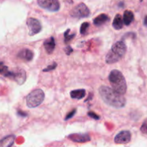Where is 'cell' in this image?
I'll return each instance as SVG.
<instances>
[{
  "label": "cell",
  "mask_w": 147,
  "mask_h": 147,
  "mask_svg": "<svg viewBox=\"0 0 147 147\" xmlns=\"http://www.w3.org/2000/svg\"><path fill=\"white\" fill-rule=\"evenodd\" d=\"M99 93L103 101L111 107L121 109L126 104V100L122 96L123 95L108 86H100L99 88Z\"/></svg>",
  "instance_id": "cell-1"
},
{
  "label": "cell",
  "mask_w": 147,
  "mask_h": 147,
  "mask_svg": "<svg viewBox=\"0 0 147 147\" xmlns=\"http://www.w3.org/2000/svg\"><path fill=\"white\" fill-rule=\"evenodd\" d=\"M127 47L123 41H118L112 45L105 57V61L108 64H113L122 58L126 53Z\"/></svg>",
  "instance_id": "cell-2"
},
{
  "label": "cell",
  "mask_w": 147,
  "mask_h": 147,
  "mask_svg": "<svg viewBox=\"0 0 147 147\" xmlns=\"http://www.w3.org/2000/svg\"><path fill=\"white\" fill-rule=\"evenodd\" d=\"M110 83L112 89L120 94L124 95L126 93L127 84L123 75L118 70H112L110 73L109 77Z\"/></svg>",
  "instance_id": "cell-3"
},
{
  "label": "cell",
  "mask_w": 147,
  "mask_h": 147,
  "mask_svg": "<svg viewBox=\"0 0 147 147\" xmlns=\"http://www.w3.org/2000/svg\"><path fill=\"white\" fill-rule=\"evenodd\" d=\"M45 98V94L41 89H35L30 92L26 97L27 107L33 109L40 106Z\"/></svg>",
  "instance_id": "cell-4"
},
{
  "label": "cell",
  "mask_w": 147,
  "mask_h": 147,
  "mask_svg": "<svg viewBox=\"0 0 147 147\" xmlns=\"http://www.w3.org/2000/svg\"><path fill=\"white\" fill-rule=\"evenodd\" d=\"M89 14H90V11L87 6L84 3H80L76 5L70 11L71 17L77 19L85 18L89 17Z\"/></svg>",
  "instance_id": "cell-5"
},
{
  "label": "cell",
  "mask_w": 147,
  "mask_h": 147,
  "mask_svg": "<svg viewBox=\"0 0 147 147\" xmlns=\"http://www.w3.org/2000/svg\"><path fill=\"white\" fill-rule=\"evenodd\" d=\"M6 77L13 79L18 85H22L25 82L27 76H26V72L24 71V70L17 67L14 69L12 71H9Z\"/></svg>",
  "instance_id": "cell-6"
},
{
  "label": "cell",
  "mask_w": 147,
  "mask_h": 147,
  "mask_svg": "<svg viewBox=\"0 0 147 147\" xmlns=\"http://www.w3.org/2000/svg\"><path fill=\"white\" fill-rule=\"evenodd\" d=\"M27 25L29 29V35L33 36L41 31L42 25L38 20L33 17H29L27 20Z\"/></svg>",
  "instance_id": "cell-7"
},
{
  "label": "cell",
  "mask_w": 147,
  "mask_h": 147,
  "mask_svg": "<svg viewBox=\"0 0 147 147\" xmlns=\"http://www.w3.org/2000/svg\"><path fill=\"white\" fill-rule=\"evenodd\" d=\"M37 4L41 8L50 11H57L60 9L59 0H37Z\"/></svg>",
  "instance_id": "cell-8"
},
{
  "label": "cell",
  "mask_w": 147,
  "mask_h": 147,
  "mask_svg": "<svg viewBox=\"0 0 147 147\" xmlns=\"http://www.w3.org/2000/svg\"><path fill=\"white\" fill-rule=\"evenodd\" d=\"M131 139V132L128 131H122L115 136V143L118 144H125L129 143Z\"/></svg>",
  "instance_id": "cell-9"
},
{
  "label": "cell",
  "mask_w": 147,
  "mask_h": 147,
  "mask_svg": "<svg viewBox=\"0 0 147 147\" xmlns=\"http://www.w3.org/2000/svg\"><path fill=\"white\" fill-rule=\"evenodd\" d=\"M69 140L76 143H86L91 140V138L87 134H72L67 136Z\"/></svg>",
  "instance_id": "cell-10"
},
{
  "label": "cell",
  "mask_w": 147,
  "mask_h": 147,
  "mask_svg": "<svg viewBox=\"0 0 147 147\" xmlns=\"http://www.w3.org/2000/svg\"><path fill=\"white\" fill-rule=\"evenodd\" d=\"M17 57L25 61H31L33 58V53L29 49H23L19 52Z\"/></svg>",
  "instance_id": "cell-11"
},
{
  "label": "cell",
  "mask_w": 147,
  "mask_h": 147,
  "mask_svg": "<svg viewBox=\"0 0 147 147\" xmlns=\"http://www.w3.org/2000/svg\"><path fill=\"white\" fill-rule=\"evenodd\" d=\"M44 45L45 50H46V53L48 54H51L54 50L55 47H56V42H55L54 38L53 37H50L46 40L43 43Z\"/></svg>",
  "instance_id": "cell-12"
},
{
  "label": "cell",
  "mask_w": 147,
  "mask_h": 147,
  "mask_svg": "<svg viewBox=\"0 0 147 147\" xmlns=\"http://www.w3.org/2000/svg\"><path fill=\"white\" fill-rule=\"evenodd\" d=\"M110 17L105 14H101L97 17H95L93 20V24L96 27H99V26L103 25L106 22H109Z\"/></svg>",
  "instance_id": "cell-13"
},
{
  "label": "cell",
  "mask_w": 147,
  "mask_h": 147,
  "mask_svg": "<svg viewBox=\"0 0 147 147\" xmlns=\"http://www.w3.org/2000/svg\"><path fill=\"white\" fill-rule=\"evenodd\" d=\"M123 24L124 22L122 16L120 14H117L115 15V18H114L113 22H112V27H113V28L116 30H120L122 28Z\"/></svg>",
  "instance_id": "cell-14"
},
{
  "label": "cell",
  "mask_w": 147,
  "mask_h": 147,
  "mask_svg": "<svg viewBox=\"0 0 147 147\" xmlns=\"http://www.w3.org/2000/svg\"><path fill=\"white\" fill-rule=\"evenodd\" d=\"M70 96L71 98L81 100L86 96V90L85 89H76V90H71L70 93Z\"/></svg>",
  "instance_id": "cell-15"
},
{
  "label": "cell",
  "mask_w": 147,
  "mask_h": 147,
  "mask_svg": "<svg viewBox=\"0 0 147 147\" xmlns=\"http://www.w3.org/2000/svg\"><path fill=\"white\" fill-rule=\"evenodd\" d=\"M15 139L14 135H10L0 141V147H10L13 145Z\"/></svg>",
  "instance_id": "cell-16"
},
{
  "label": "cell",
  "mask_w": 147,
  "mask_h": 147,
  "mask_svg": "<svg viewBox=\"0 0 147 147\" xmlns=\"http://www.w3.org/2000/svg\"><path fill=\"white\" fill-rule=\"evenodd\" d=\"M134 20L133 13L130 10H125L124 11L123 15V22L124 24L126 26H128Z\"/></svg>",
  "instance_id": "cell-17"
},
{
  "label": "cell",
  "mask_w": 147,
  "mask_h": 147,
  "mask_svg": "<svg viewBox=\"0 0 147 147\" xmlns=\"http://www.w3.org/2000/svg\"><path fill=\"white\" fill-rule=\"evenodd\" d=\"M69 32H70V30H67L64 33V42L66 44H68V43L70 42L72 40L74 39V37H75V34H69Z\"/></svg>",
  "instance_id": "cell-18"
},
{
  "label": "cell",
  "mask_w": 147,
  "mask_h": 147,
  "mask_svg": "<svg viewBox=\"0 0 147 147\" xmlns=\"http://www.w3.org/2000/svg\"><path fill=\"white\" fill-rule=\"evenodd\" d=\"M89 27V24L88 22H84L82 23V24L81 25V28H80V33L82 34H85L87 32L88 28Z\"/></svg>",
  "instance_id": "cell-19"
},
{
  "label": "cell",
  "mask_w": 147,
  "mask_h": 147,
  "mask_svg": "<svg viewBox=\"0 0 147 147\" xmlns=\"http://www.w3.org/2000/svg\"><path fill=\"white\" fill-rule=\"evenodd\" d=\"M141 131L144 134L147 135V119H146L142 123V126L141 127Z\"/></svg>",
  "instance_id": "cell-20"
},
{
  "label": "cell",
  "mask_w": 147,
  "mask_h": 147,
  "mask_svg": "<svg viewBox=\"0 0 147 147\" xmlns=\"http://www.w3.org/2000/svg\"><path fill=\"white\" fill-rule=\"evenodd\" d=\"M57 67V63H53V64L50 65H48V66L46 68L43 69V72H48V71H50V70H54L56 67Z\"/></svg>",
  "instance_id": "cell-21"
},
{
  "label": "cell",
  "mask_w": 147,
  "mask_h": 147,
  "mask_svg": "<svg viewBox=\"0 0 147 147\" xmlns=\"http://www.w3.org/2000/svg\"><path fill=\"white\" fill-rule=\"evenodd\" d=\"M87 114H88V116H89V117L92 118V119H95V120H99V119H100L99 116L97 115L96 113L93 111H89Z\"/></svg>",
  "instance_id": "cell-22"
},
{
  "label": "cell",
  "mask_w": 147,
  "mask_h": 147,
  "mask_svg": "<svg viewBox=\"0 0 147 147\" xmlns=\"http://www.w3.org/2000/svg\"><path fill=\"white\" fill-rule=\"evenodd\" d=\"M76 109H74V110H72L71 111L69 112V113H68L67 115H66V118H65V121L69 120V119H71V118L73 117V116L75 115V113H76Z\"/></svg>",
  "instance_id": "cell-23"
},
{
  "label": "cell",
  "mask_w": 147,
  "mask_h": 147,
  "mask_svg": "<svg viewBox=\"0 0 147 147\" xmlns=\"http://www.w3.org/2000/svg\"><path fill=\"white\" fill-rule=\"evenodd\" d=\"M64 51H65V53H66V55H70L71 53L73 52V50H72V48L70 47V46H67V47L64 49Z\"/></svg>",
  "instance_id": "cell-24"
},
{
  "label": "cell",
  "mask_w": 147,
  "mask_h": 147,
  "mask_svg": "<svg viewBox=\"0 0 147 147\" xmlns=\"http://www.w3.org/2000/svg\"><path fill=\"white\" fill-rule=\"evenodd\" d=\"M144 24L147 27V15L146 16L145 18H144Z\"/></svg>",
  "instance_id": "cell-25"
},
{
  "label": "cell",
  "mask_w": 147,
  "mask_h": 147,
  "mask_svg": "<svg viewBox=\"0 0 147 147\" xmlns=\"http://www.w3.org/2000/svg\"><path fill=\"white\" fill-rule=\"evenodd\" d=\"M2 64H3L2 63H0V65H2Z\"/></svg>",
  "instance_id": "cell-26"
}]
</instances>
